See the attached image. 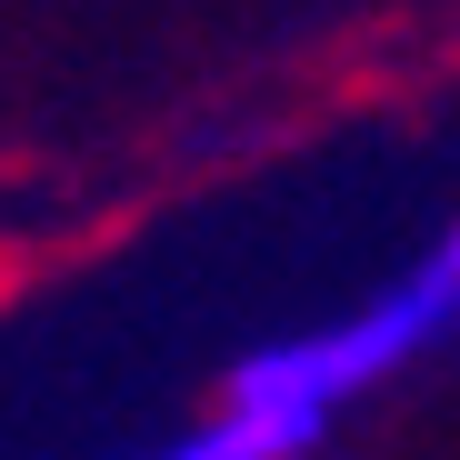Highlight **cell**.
I'll return each mask as SVG.
<instances>
[{
    "instance_id": "cell-1",
    "label": "cell",
    "mask_w": 460,
    "mask_h": 460,
    "mask_svg": "<svg viewBox=\"0 0 460 460\" xmlns=\"http://www.w3.org/2000/svg\"><path fill=\"white\" fill-rule=\"evenodd\" d=\"M450 331H460V220L391 290H370L350 321H321L300 341L251 350L241 370H230V411H261V420H290V430H331L341 401H360L370 380H391L401 360H420Z\"/></svg>"
},
{
    "instance_id": "cell-2",
    "label": "cell",
    "mask_w": 460,
    "mask_h": 460,
    "mask_svg": "<svg viewBox=\"0 0 460 460\" xmlns=\"http://www.w3.org/2000/svg\"><path fill=\"white\" fill-rule=\"evenodd\" d=\"M321 430H290V420H261V411H210L200 430H181V440H161V450H130V460H300Z\"/></svg>"
}]
</instances>
